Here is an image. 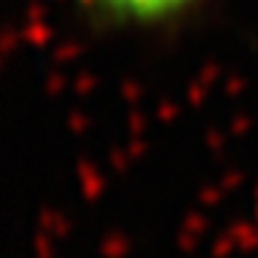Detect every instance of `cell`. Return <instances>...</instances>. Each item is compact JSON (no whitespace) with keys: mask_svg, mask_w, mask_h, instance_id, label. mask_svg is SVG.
Masks as SVG:
<instances>
[{"mask_svg":"<svg viewBox=\"0 0 258 258\" xmlns=\"http://www.w3.org/2000/svg\"><path fill=\"white\" fill-rule=\"evenodd\" d=\"M100 19L126 27H156L192 11L201 0H79Z\"/></svg>","mask_w":258,"mask_h":258,"instance_id":"cell-1","label":"cell"}]
</instances>
